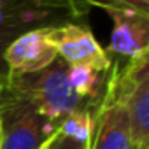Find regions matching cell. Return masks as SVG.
Masks as SVG:
<instances>
[{
  "instance_id": "obj_7",
  "label": "cell",
  "mask_w": 149,
  "mask_h": 149,
  "mask_svg": "<svg viewBox=\"0 0 149 149\" xmlns=\"http://www.w3.org/2000/svg\"><path fill=\"white\" fill-rule=\"evenodd\" d=\"M58 58L46 28H33L16 35L4 49V61L11 74H32L46 68Z\"/></svg>"
},
{
  "instance_id": "obj_5",
  "label": "cell",
  "mask_w": 149,
  "mask_h": 149,
  "mask_svg": "<svg viewBox=\"0 0 149 149\" xmlns=\"http://www.w3.org/2000/svg\"><path fill=\"white\" fill-rule=\"evenodd\" d=\"M46 33L58 56L68 65H86L97 72H107L111 68L112 61L109 53L88 28L79 25H65L58 28L47 26Z\"/></svg>"
},
{
  "instance_id": "obj_1",
  "label": "cell",
  "mask_w": 149,
  "mask_h": 149,
  "mask_svg": "<svg viewBox=\"0 0 149 149\" xmlns=\"http://www.w3.org/2000/svg\"><path fill=\"white\" fill-rule=\"evenodd\" d=\"M67 61L60 56L42 70L32 74H11L6 83L9 95L32 104L47 121L58 123L70 112L81 109L83 98L67 79Z\"/></svg>"
},
{
  "instance_id": "obj_10",
  "label": "cell",
  "mask_w": 149,
  "mask_h": 149,
  "mask_svg": "<svg viewBox=\"0 0 149 149\" xmlns=\"http://www.w3.org/2000/svg\"><path fill=\"white\" fill-rule=\"evenodd\" d=\"M86 2L97 7H121L149 14V0H86Z\"/></svg>"
},
{
  "instance_id": "obj_13",
  "label": "cell",
  "mask_w": 149,
  "mask_h": 149,
  "mask_svg": "<svg viewBox=\"0 0 149 149\" xmlns=\"http://www.w3.org/2000/svg\"><path fill=\"white\" fill-rule=\"evenodd\" d=\"M54 135H56V133H54ZM54 135H53L51 139H47V140H46V142L39 147V149H49V147H51V142H53V139H54Z\"/></svg>"
},
{
  "instance_id": "obj_2",
  "label": "cell",
  "mask_w": 149,
  "mask_h": 149,
  "mask_svg": "<svg viewBox=\"0 0 149 149\" xmlns=\"http://www.w3.org/2000/svg\"><path fill=\"white\" fill-rule=\"evenodd\" d=\"M109 79L126 107L133 149H149V54L114 67Z\"/></svg>"
},
{
  "instance_id": "obj_9",
  "label": "cell",
  "mask_w": 149,
  "mask_h": 149,
  "mask_svg": "<svg viewBox=\"0 0 149 149\" xmlns=\"http://www.w3.org/2000/svg\"><path fill=\"white\" fill-rule=\"evenodd\" d=\"M98 74L100 72H97L86 65H67V79H68L72 90L81 98L95 97L98 93V86L102 83Z\"/></svg>"
},
{
  "instance_id": "obj_14",
  "label": "cell",
  "mask_w": 149,
  "mask_h": 149,
  "mask_svg": "<svg viewBox=\"0 0 149 149\" xmlns=\"http://www.w3.org/2000/svg\"><path fill=\"white\" fill-rule=\"evenodd\" d=\"M7 83V81H6ZM6 83H0V100H2V97L6 95Z\"/></svg>"
},
{
  "instance_id": "obj_4",
  "label": "cell",
  "mask_w": 149,
  "mask_h": 149,
  "mask_svg": "<svg viewBox=\"0 0 149 149\" xmlns=\"http://www.w3.org/2000/svg\"><path fill=\"white\" fill-rule=\"evenodd\" d=\"M86 149H133L128 112L112 81H107L104 98L93 114V126Z\"/></svg>"
},
{
  "instance_id": "obj_8",
  "label": "cell",
  "mask_w": 149,
  "mask_h": 149,
  "mask_svg": "<svg viewBox=\"0 0 149 149\" xmlns=\"http://www.w3.org/2000/svg\"><path fill=\"white\" fill-rule=\"evenodd\" d=\"M93 126V114L86 109H77L58 121V133L86 144Z\"/></svg>"
},
{
  "instance_id": "obj_6",
  "label": "cell",
  "mask_w": 149,
  "mask_h": 149,
  "mask_svg": "<svg viewBox=\"0 0 149 149\" xmlns=\"http://www.w3.org/2000/svg\"><path fill=\"white\" fill-rule=\"evenodd\" d=\"M112 19V33L107 53H118L128 60L142 58L149 54V14L121 9V7H100Z\"/></svg>"
},
{
  "instance_id": "obj_12",
  "label": "cell",
  "mask_w": 149,
  "mask_h": 149,
  "mask_svg": "<svg viewBox=\"0 0 149 149\" xmlns=\"http://www.w3.org/2000/svg\"><path fill=\"white\" fill-rule=\"evenodd\" d=\"M49 149H86V144L77 142V140H74L70 137H65V135H61V133L56 132V135H54Z\"/></svg>"
},
{
  "instance_id": "obj_3",
  "label": "cell",
  "mask_w": 149,
  "mask_h": 149,
  "mask_svg": "<svg viewBox=\"0 0 149 149\" xmlns=\"http://www.w3.org/2000/svg\"><path fill=\"white\" fill-rule=\"evenodd\" d=\"M58 130L23 98L6 95L0 100V149H39Z\"/></svg>"
},
{
  "instance_id": "obj_11",
  "label": "cell",
  "mask_w": 149,
  "mask_h": 149,
  "mask_svg": "<svg viewBox=\"0 0 149 149\" xmlns=\"http://www.w3.org/2000/svg\"><path fill=\"white\" fill-rule=\"evenodd\" d=\"M21 32L18 28H13V26H2L0 25V83H6L7 77H9V68L4 61V49L6 46L16 37L19 35Z\"/></svg>"
}]
</instances>
